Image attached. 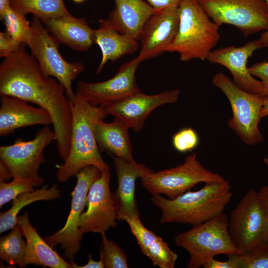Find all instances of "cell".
Segmentation results:
<instances>
[{"mask_svg": "<svg viewBox=\"0 0 268 268\" xmlns=\"http://www.w3.org/2000/svg\"><path fill=\"white\" fill-rule=\"evenodd\" d=\"M70 108L69 151L64 163L56 166V176L61 182L76 176L89 165L97 167L102 172L110 170L100 154L96 138V126L107 116L103 106L92 105L76 94L74 100L70 101Z\"/></svg>", "mask_w": 268, "mask_h": 268, "instance_id": "obj_2", "label": "cell"}, {"mask_svg": "<svg viewBox=\"0 0 268 268\" xmlns=\"http://www.w3.org/2000/svg\"><path fill=\"white\" fill-rule=\"evenodd\" d=\"M228 259L220 261L211 258L205 262L202 267L204 268H237V264L233 258L229 256Z\"/></svg>", "mask_w": 268, "mask_h": 268, "instance_id": "obj_36", "label": "cell"}, {"mask_svg": "<svg viewBox=\"0 0 268 268\" xmlns=\"http://www.w3.org/2000/svg\"><path fill=\"white\" fill-rule=\"evenodd\" d=\"M259 203L268 218V185L263 186L257 192Z\"/></svg>", "mask_w": 268, "mask_h": 268, "instance_id": "obj_38", "label": "cell"}, {"mask_svg": "<svg viewBox=\"0 0 268 268\" xmlns=\"http://www.w3.org/2000/svg\"><path fill=\"white\" fill-rule=\"evenodd\" d=\"M25 15L11 5L0 17L3 21L7 34L17 42L25 45L31 31V25Z\"/></svg>", "mask_w": 268, "mask_h": 268, "instance_id": "obj_29", "label": "cell"}, {"mask_svg": "<svg viewBox=\"0 0 268 268\" xmlns=\"http://www.w3.org/2000/svg\"><path fill=\"white\" fill-rule=\"evenodd\" d=\"M267 3L268 6V0H264Z\"/></svg>", "mask_w": 268, "mask_h": 268, "instance_id": "obj_46", "label": "cell"}, {"mask_svg": "<svg viewBox=\"0 0 268 268\" xmlns=\"http://www.w3.org/2000/svg\"><path fill=\"white\" fill-rule=\"evenodd\" d=\"M115 3L108 22L121 34L139 39L145 23L155 9L144 0H115Z\"/></svg>", "mask_w": 268, "mask_h": 268, "instance_id": "obj_22", "label": "cell"}, {"mask_svg": "<svg viewBox=\"0 0 268 268\" xmlns=\"http://www.w3.org/2000/svg\"><path fill=\"white\" fill-rule=\"evenodd\" d=\"M56 140L54 130L44 126L32 140L25 141L17 138L12 144L0 146V161L6 166L13 179L27 180L34 187H39L44 182L38 173L40 165L46 161L44 149Z\"/></svg>", "mask_w": 268, "mask_h": 268, "instance_id": "obj_9", "label": "cell"}, {"mask_svg": "<svg viewBox=\"0 0 268 268\" xmlns=\"http://www.w3.org/2000/svg\"><path fill=\"white\" fill-rule=\"evenodd\" d=\"M141 62L137 56L124 63L113 77L104 81H80L77 84L75 93L92 105L101 106L140 92L135 73Z\"/></svg>", "mask_w": 268, "mask_h": 268, "instance_id": "obj_13", "label": "cell"}, {"mask_svg": "<svg viewBox=\"0 0 268 268\" xmlns=\"http://www.w3.org/2000/svg\"><path fill=\"white\" fill-rule=\"evenodd\" d=\"M10 3L25 14L31 13L40 19L70 14L63 0H10Z\"/></svg>", "mask_w": 268, "mask_h": 268, "instance_id": "obj_27", "label": "cell"}, {"mask_svg": "<svg viewBox=\"0 0 268 268\" xmlns=\"http://www.w3.org/2000/svg\"><path fill=\"white\" fill-rule=\"evenodd\" d=\"M40 20L59 43L74 50L87 51L94 42V29L89 26L83 17H76L70 13Z\"/></svg>", "mask_w": 268, "mask_h": 268, "instance_id": "obj_20", "label": "cell"}, {"mask_svg": "<svg viewBox=\"0 0 268 268\" xmlns=\"http://www.w3.org/2000/svg\"><path fill=\"white\" fill-rule=\"evenodd\" d=\"M60 196L57 185H45L40 189L21 194L13 200L11 207L0 215V233L11 230L17 224L18 214L25 206L39 201L54 200Z\"/></svg>", "mask_w": 268, "mask_h": 268, "instance_id": "obj_26", "label": "cell"}, {"mask_svg": "<svg viewBox=\"0 0 268 268\" xmlns=\"http://www.w3.org/2000/svg\"><path fill=\"white\" fill-rule=\"evenodd\" d=\"M101 174V170L93 165L87 166L77 173L76 184L71 193L70 210L65 225L61 230L44 239L52 247L60 245L64 250V256L70 262L73 261L74 256L80 249L82 235L79 232V222L86 206L89 189Z\"/></svg>", "mask_w": 268, "mask_h": 268, "instance_id": "obj_12", "label": "cell"}, {"mask_svg": "<svg viewBox=\"0 0 268 268\" xmlns=\"http://www.w3.org/2000/svg\"><path fill=\"white\" fill-rule=\"evenodd\" d=\"M179 23L178 7L155 10L145 23L140 36L138 57L142 62L167 52L176 35Z\"/></svg>", "mask_w": 268, "mask_h": 268, "instance_id": "obj_16", "label": "cell"}, {"mask_svg": "<svg viewBox=\"0 0 268 268\" xmlns=\"http://www.w3.org/2000/svg\"><path fill=\"white\" fill-rule=\"evenodd\" d=\"M11 6L10 0H0V17H1Z\"/></svg>", "mask_w": 268, "mask_h": 268, "instance_id": "obj_41", "label": "cell"}, {"mask_svg": "<svg viewBox=\"0 0 268 268\" xmlns=\"http://www.w3.org/2000/svg\"><path fill=\"white\" fill-rule=\"evenodd\" d=\"M197 153L188 155L180 165L157 172H152L141 178L142 186L153 195L163 194L174 199L197 184L223 182L226 180L203 167L197 160Z\"/></svg>", "mask_w": 268, "mask_h": 268, "instance_id": "obj_8", "label": "cell"}, {"mask_svg": "<svg viewBox=\"0 0 268 268\" xmlns=\"http://www.w3.org/2000/svg\"><path fill=\"white\" fill-rule=\"evenodd\" d=\"M70 263L71 264V268H104L102 260L101 259L98 261H94L90 255H89L87 263L83 266H79L73 261L70 262Z\"/></svg>", "mask_w": 268, "mask_h": 268, "instance_id": "obj_39", "label": "cell"}, {"mask_svg": "<svg viewBox=\"0 0 268 268\" xmlns=\"http://www.w3.org/2000/svg\"><path fill=\"white\" fill-rule=\"evenodd\" d=\"M51 124H52L51 117L44 109L32 106L14 97L0 96V136L10 134L21 128Z\"/></svg>", "mask_w": 268, "mask_h": 268, "instance_id": "obj_19", "label": "cell"}, {"mask_svg": "<svg viewBox=\"0 0 268 268\" xmlns=\"http://www.w3.org/2000/svg\"><path fill=\"white\" fill-rule=\"evenodd\" d=\"M31 25V31L26 46L43 74L57 79L65 87L70 101H73L76 94L72 82L85 70V65L81 62H69L64 59L59 50L60 43L39 18L34 16Z\"/></svg>", "mask_w": 268, "mask_h": 268, "instance_id": "obj_6", "label": "cell"}, {"mask_svg": "<svg viewBox=\"0 0 268 268\" xmlns=\"http://www.w3.org/2000/svg\"><path fill=\"white\" fill-rule=\"evenodd\" d=\"M102 245L100 259L106 268H128L126 255L116 243L109 240L105 234L101 235Z\"/></svg>", "mask_w": 268, "mask_h": 268, "instance_id": "obj_30", "label": "cell"}, {"mask_svg": "<svg viewBox=\"0 0 268 268\" xmlns=\"http://www.w3.org/2000/svg\"><path fill=\"white\" fill-rule=\"evenodd\" d=\"M20 226L17 223L7 235L0 239V258L9 265L21 268L25 255L24 241Z\"/></svg>", "mask_w": 268, "mask_h": 268, "instance_id": "obj_28", "label": "cell"}, {"mask_svg": "<svg viewBox=\"0 0 268 268\" xmlns=\"http://www.w3.org/2000/svg\"><path fill=\"white\" fill-rule=\"evenodd\" d=\"M219 26L230 24L245 37L268 30V6L264 0H198Z\"/></svg>", "mask_w": 268, "mask_h": 268, "instance_id": "obj_11", "label": "cell"}, {"mask_svg": "<svg viewBox=\"0 0 268 268\" xmlns=\"http://www.w3.org/2000/svg\"><path fill=\"white\" fill-rule=\"evenodd\" d=\"M20 44L12 38L5 32H0V57L4 58L16 51Z\"/></svg>", "mask_w": 268, "mask_h": 268, "instance_id": "obj_35", "label": "cell"}, {"mask_svg": "<svg viewBox=\"0 0 268 268\" xmlns=\"http://www.w3.org/2000/svg\"><path fill=\"white\" fill-rule=\"evenodd\" d=\"M237 268H268V244L259 246L245 253L230 255Z\"/></svg>", "mask_w": 268, "mask_h": 268, "instance_id": "obj_31", "label": "cell"}, {"mask_svg": "<svg viewBox=\"0 0 268 268\" xmlns=\"http://www.w3.org/2000/svg\"><path fill=\"white\" fill-rule=\"evenodd\" d=\"M93 39L102 53L97 74L101 72L109 61L114 62L124 56L134 53L138 48L137 40L121 34L106 19L99 20V27L94 29Z\"/></svg>", "mask_w": 268, "mask_h": 268, "instance_id": "obj_24", "label": "cell"}, {"mask_svg": "<svg viewBox=\"0 0 268 268\" xmlns=\"http://www.w3.org/2000/svg\"><path fill=\"white\" fill-rule=\"evenodd\" d=\"M228 231L240 253L268 243V218L253 189L248 190L230 212Z\"/></svg>", "mask_w": 268, "mask_h": 268, "instance_id": "obj_10", "label": "cell"}, {"mask_svg": "<svg viewBox=\"0 0 268 268\" xmlns=\"http://www.w3.org/2000/svg\"></svg>", "mask_w": 268, "mask_h": 268, "instance_id": "obj_47", "label": "cell"}, {"mask_svg": "<svg viewBox=\"0 0 268 268\" xmlns=\"http://www.w3.org/2000/svg\"><path fill=\"white\" fill-rule=\"evenodd\" d=\"M248 69L252 76L261 79L262 88L259 95L268 97V61L255 63L248 67Z\"/></svg>", "mask_w": 268, "mask_h": 268, "instance_id": "obj_34", "label": "cell"}, {"mask_svg": "<svg viewBox=\"0 0 268 268\" xmlns=\"http://www.w3.org/2000/svg\"><path fill=\"white\" fill-rule=\"evenodd\" d=\"M117 175V189L112 193L117 219L125 217H139L135 198V180L153 172L145 165L136 162L130 163L117 156L113 157Z\"/></svg>", "mask_w": 268, "mask_h": 268, "instance_id": "obj_18", "label": "cell"}, {"mask_svg": "<svg viewBox=\"0 0 268 268\" xmlns=\"http://www.w3.org/2000/svg\"><path fill=\"white\" fill-rule=\"evenodd\" d=\"M264 46L260 39L248 42L243 46L221 47L212 50L207 60L227 68L231 72L233 83L239 88L253 94H259L262 90L261 81L258 80L249 72L248 60L254 52Z\"/></svg>", "mask_w": 268, "mask_h": 268, "instance_id": "obj_17", "label": "cell"}, {"mask_svg": "<svg viewBox=\"0 0 268 268\" xmlns=\"http://www.w3.org/2000/svg\"><path fill=\"white\" fill-rule=\"evenodd\" d=\"M232 195L230 183L226 180L205 183L199 190H189L172 200L153 195L151 201L161 211V224L184 223L194 226L222 213Z\"/></svg>", "mask_w": 268, "mask_h": 268, "instance_id": "obj_3", "label": "cell"}, {"mask_svg": "<svg viewBox=\"0 0 268 268\" xmlns=\"http://www.w3.org/2000/svg\"><path fill=\"white\" fill-rule=\"evenodd\" d=\"M261 118L268 116V97L264 98V104L260 112Z\"/></svg>", "mask_w": 268, "mask_h": 268, "instance_id": "obj_42", "label": "cell"}, {"mask_svg": "<svg viewBox=\"0 0 268 268\" xmlns=\"http://www.w3.org/2000/svg\"><path fill=\"white\" fill-rule=\"evenodd\" d=\"M129 129L116 117L110 123L99 121L96 126L95 133L100 152L107 151L130 163L135 162L132 155Z\"/></svg>", "mask_w": 268, "mask_h": 268, "instance_id": "obj_25", "label": "cell"}, {"mask_svg": "<svg viewBox=\"0 0 268 268\" xmlns=\"http://www.w3.org/2000/svg\"><path fill=\"white\" fill-rule=\"evenodd\" d=\"M178 9V31L167 52L178 54L182 62L205 61L220 39V26L207 15L198 0H183Z\"/></svg>", "mask_w": 268, "mask_h": 268, "instance_id": "obj_4", "label": "cell"}, {"mask_svg": "<svg viewBox=\"0 0 268 268\" xmlns=\"http://www.w3.org/2000/svg\"><path fill=\"white\" fill-rule=\"evenodd\" d=\"M17 223L26 239L25 252L21 268L29 265L51 268H71V263L66 261L40 237L31 224L27 212L18 216Z\"/></svg>", "mask_w": 268, "mask_h": 268, "instance_id": "obj_21", "label": "cell"}, {"mask_svg": "<svg viewBox=\"0 0 268 268\" xmlns=\"http://www.w3.org/2000/svg\"><path fill=\"white\" fill-rule=\"evenodd\" d=\"M259 39L262 42L264 47L268 49V30L263 32Z\"/></svg>", "mask_w": 268, "mask_h": 268, "instance_id": "obj_43", "label": "cell"}, {"mask_svg": "<svg viewBox=\"0 0 268 268\" xmlns=\"http://www.w3.org/2000/svg\"><path fill=\"white\" fill-rule=\"evenodd\" d=\"M34 187L32 182L25 179H13L8 183L0 182V207L21 194L34 191Z\"/></svg>", "mask_w": 268, "mask_h": 268, "instance_id": "obj_32", "label": "cell"}, {"mask_svg": "<svg viewBox=\"0 0 268 268\" xmlns=\"http://www.w3.org/2000/svg\"><path fill=\"white\" fill-rule=\"evenodd\" d=\"M137 241L141 252L155 266L160 268H174L178 255L160 237L146 228L139 217H124Z\"/></svg>", "mask_w": 268, "mask_h": 268, "instance_id": "obj_23", "label": "cell"}, {"mask_svg": "<svg viewBox=\"0 0 268 268\" xmlns=\"http://www.w3.org/2000/svg\"><path fill=\"white\" fill-rule=\"evenodd\" d=\"M10 177H12L10 173L6 166L0 161V182L4 181Z\"/></svg>", "mask_w": 268, "mask_h": 268, "instance_id": "obj_40", "label": "cell"}, {"mask_svg": "<svg viewBox=\"0 0 268 268\" xmlns=\"http://www.w3.org/2000/svg\"><path fill=\"white\" fill-rule=\"evenodd\" d=\"M179 95L178 89L154 95H147L140 91L102 106L107 115L119 118L129 128L139 132L144 127L146 119L154 109L164 104L175 103Z\"/></svg>", "mask_w": 268, "mask_h": 268, "instance_id": "obj_15", "label": "cell"}, {"mask_svg": "<svg viewBox=\"0 0 268 268\" xmlns=\"http://www.w3.org/2000/svg\"><path fill=\"white\" fill-rule=\"evenodd\" d=\"M155 10L168 7H178L183 0H145Z\"/></svg>", "mask_w": 268, "mask_h": 268, "instance_id": "obj_37", "label": "cell"}, {"mask_svg": "<svg viewBox=\"0 0 268 268\" xmlns=\"http://www.w3.org/2000/svg\"><path fill=\"white\" fill-rule=\"evenodd\" d=\"M212 82L226 95L231 105L232 117L228 121L229 128L247 145L262 142L264 138L259 124L264 97L241 89L222 72L214 75Z\"/></svg>", "mask_w": 268, "mask_h": 268, "instance_id": "obj_7", "label": "cell"}, {"mask_svg": "<svg viewBox=\"0 0 268 268\" xmlns=\"http://www.w3.org/2000/svg\"><path fill=\"white\" fill-rule=\"evenodd\" d=\"M110 173L102 172L91 186L87 197V209L81 215L79 232L105 234L117 226V215L110 187Z\"/></svg>", "mask_w": 268, "mask_h": 268, "instance_id": "obj_14", "label": "cell"}, {"mask_svg": "<svg viewBox=\"0 0 268 268\" xmlns=\"http://www.w3.org/2000/svg\"><path fill=\"white\" fill-rule=\"evenodd\" d=\"M263 161L264 163L268 166V158L265 157Z\"/></svg>", "mask_w": 268, "mask_h": 268, "instance_id": "obj_44", "label": "cell"}, {"mask_svg": "<svg viewBox=\"0 0 268 268\" xmlns=\"http://www.w3.org/2000/svg\"><path fill=\"white\" fill-rule=\"evenodd\" d=\"M22 44L0 64V95L14 97L47 111L52 120L57 149L65 161L70 148V101L57 79L46 77L32 55Z\"/></svg>", "mask_w": 268, "mask_h": 268, "instance_id": "obj_1", "label": "cell"}, {"mask_svg": "<svg viewBox=\"0 0 268 268\" xmlns=\"http://www.w3.org/2000/svg\"><path fill=\"white\" fill-rule=\"evenodd\" d=\"M175 244L190 255L188 268H199L218 255L228 256L240 253L228 231V218L221 213L215 217L178 234Z\"/></svg>", "mask_w": 268, "mask_h": 268, "instance_id": "obj_5", "label": "cell"}, {"mask_svg": "<svg viewBox=\"0 0 268 268\" xmlns=\"http://www.w3.org/2000/svg\"><path fill=\"white\" fill-rule=\"evenodd\" d=\"M75 2H81L85 0H73Z\"/></svg>", "mask_w": 268, "mask_h": 268, "instance_id": "obj_45", "label": "cell"}, {"mask_svg": "<svg viewBox=\"0 0 268 268\" xmlns=\"http://www.w3.org/2000/svg\"><path fill=\"white\" fill-rule=\"evenodd\" d=\"M172 143L178 151L186 152L191 151L198 146L199 137L195 130L191 128H185L174 135Z\"/></svg>", "mask_w": 268, "mask_h": 268, "instance_id": "obj_33", "label": "cell"}]
</instances>
